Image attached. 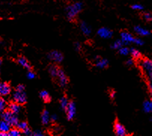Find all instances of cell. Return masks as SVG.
<instances>
[{"label": "cell", "instance_id": "1", "mask_svg": "<svg viewBox=\"0 0 152 136\" xmlns=\"http://www.w3.org/2000/svg\"><path fill=\"white\" fill-rule=\"evenodd\" d=\"M140 66L143 74L147 79L148 84L152 83V61L148 58H142L140 62Z\"/></svg>", "mask_w": 152, "mask_h": 136}, {"label": "cell", "instance_id": "2", "mask_svg": "<svg viewBox=\"0 0 152 136\" xmlns=\"http://www.w3.org/2000/svg\"><path fill=\"white\" fill-rule=\"evenodd\" d=\"M83 9V4L81 2H75L69 6H67L66 8V14H67V19L69 20H73L76 18L79 13Z\"/></svg>", "mask_w": 152, "mask_h": 136}, {"label": "cell", "instance_id": "3", "mask_svg": "<svg viewBox=\"0 0 152 136\" xmlns=\"http://www.w3.org/2000/svg\"><path fill=\"white\" fill-rule=\"evenodd\" d=\"M1 116H2V118L3 119L4 121L8 122L11 127H17L18 123H19L17 114L11 112L9 110H8V111H4L2 113V115Z\"/></svg>", "mask_w": 152, "mask_h": 136}, {"label": "cell", "instance_id": "4", "mask_svg": "<svg viewBox=\"0 0 152 136\" xmlns=\"http://www.w3.org/2000/svg\"><path fill=\"white\" fill-rule=\"evenodd\" d=\"M12 100L14 102L20 104V105L26 103L27 101V97L25 91H15V92L14 93L12 96Z\"/></svg>", "mask_w": 152, "mask_h": 136}, {"label": "cell", "instance_id": "5", "mask_svg": "<svg viewBox=\"0 0 152 136\" xmlns=\"http://www.w3.org/2000/svg\"><path fill=\"white\" fill-rule=\"evenodd\" d=\"M66 114H67V120L71 121L74 118L76 115V111H77V108H76V105L74 102H70L68 104V106L66 108Z\"/></svg>", "mask_w": 152, "mask_h": 136}, {"label": "cell", "instance_id": "6", "mask_svg": "<svg viewBox=\"0 0 152 136\" xmlns=\"http://www.w3.org/2000/svg\"><path fill=\"white\" fill-rule=\"evenodd\" d=\"M48 58L51 61H54V62L60 63L62 61L63 55L60 52L54 50V51H52L48 54Z\"/></svg>", "mask_w": 152, "mask_h": 136}, {"label": "cell", "instance_id": "7", "mask_svg": "<svg viewBox=\"0 0 152 136\" xmlns=\"http://www.w3.org/2000/svg\"><path fill=\"white\" fill-rule=\"evenodd\" d=\"M11 87L8 82H1L0 84V97H5L11 94Z\"/></svg>", "mask_w": 152, "mask_h": 136}, {"label": "cell", "instance_id": "8", "mask_svg": "<svg viewBox=\"0 0 152 136\" xmlns=\"http://www.w3.org/2000/svg\"><path fill=\"white\" fill-rule=\"evenodd\" d=\"M97 35L99 37L104 39H109V38H112L113 36V31L110 29L107 28H100V29L97 31Z\"/></svg>", "mask_w": 152, "mask_h": 136}, {"label": "cell", "instance_id": "9", "mask_svg": "<svg viewBox=\"0 0 152 136\" xmlns=\"http://www.w3.org/2000/svg\"><path fill=\"white\" fill-rule=\"evenodd\" d=\"M114 130H115V133L117 135L124 136L127 134V130H126V129L124 128V126L118 122H116L115 124Z\"/></svg>", "mask_w": 152, "mask_h": 136}, {"label": "cell", "instance_id": "10", "mask_svg": "<svg viewBox=\"0 0 152 136\" xmlns=\"http://www.w3.org/2000/svg\"><path fill=\"white\" fill-rule=\"evenodd\" d=\"M57 79H58V83L61 87H65L68 83V79H67V76L64 73V71L61 69H60L58 76H57Z\"/></svg>", "mask_w": 152, "mask_h": 136}, {"label": "cell", "instance_id": "11", "mask_svg": "<svg viewBox=\"0 0 152 136\" xmlns=\"http://www.w3.org/2000/svg\"><path fill=\"white\" fill-rule=\"evenodd\" d=\"M134 38L133 35L130 33L127 32V31H122L121 33V40L124 44H128L130 43H133Z\"/></svg>", "mask_w": 152, "mask_h": 136}, {"label": "cell", "instance_id": "12", "mask_svg": "<svg viewBox=\"0 0 152 136\" xmlns=\"http://www.w3.org/2000/svg\"><path fill=\"white\" fill-rule=\"evenodd\" d=\"M8 110L11 111V112L14 113L16 114H18L21 111L20 104L17 103L15 102H13L8 105Z\"/></svg>", "mask_w": 152, "mask_h": 136}, {"label": "cell", "instance_id": "13", "mask_svg": "<svg viewBox=\"0 0 152 136\" xmlns=\"http://www.w3.org/2000/svg\"><path fill=\"white\" fill-rule=\"evenodd\" d=\"M95 64L98 68L100 69H104L106 67H107L109 64L108 60L106 59V58H95Z\"/></svg>", "mask_w": 152, "mask_h": 136}, {"label": "cell", "instance_id": "14", "mask_svg": "<svg viewBox=\"0 0 152 136\" xmlns=\"http://www.w3.org/2000/svg\"><path fill=\"white\" fill-rule=\"evenodd\" d=\"M80 29L82 32L86 35V36H89L91 33V27L88 25L86 22H82L80 23Z\"/></svg>", "mask_w": 152, "mask_h": 136}, {"label": "cell", "instance_id": "15", "mask_svg": "<svg viewBox=\"0 0 152 136\" xmlns=\"http://www.w3.org/2000/svg\"><path fill=\"white\" fill-rule=\"evenodd\" d=\"M134 31L137 34L141 35V36H148L151 34L149 30L146 29V28H142V27L141 26H139V25L134 27Z\"/></svg>", "mask_w": 152, "mask_h": 136}, {"label": "cell", "instance_id": "16", "mask_svg": "<svg viewBox=\"0 0 152 136\" xmlns=\"http://www.w3.org/2000/svg\"><path fill=\"white\" fill-rule=\"evenodd\" d=\"M11 126L8 122L4 121L3 119H2V121H0V132H8L10 129H11Z\"/></svg>", "mask_w": 152, "mask_h": 136}, {"label": "cell", "instance_id": "17", "mask_svg": "<svg viewBox=\"0 0 152 136\" xmlns=\"http://www.w3.org/2000/svg\"><path fill=\"white\" fill-rule=\"evenodd\" d=\"M18 64L20 66H22L23 67H24L25 69L26 70H31V65H30L29 62L26 60V58H25L24 57H20L18 60Z\"/></svg>", "mask_w": 152, "mask_h": 136}, {"label": "cell", "instance_id": "18", "mask_svg": "<svg viewBox=\"0 0 152 136\" xmlns=\"http://www.w3.org/2000/svg\"><path fill=\"white\" fill-rule=\"evenodd\" d=\"M50 121V116L47 110H44L41 114V122L44 125H47Z\"/></svg>", "mask_w": 152, "mask_h": 136}, {"label": "cell", "instance_id": "19", "mask_svg": "<svg viewBox=\"0 0 152 136\" xmlns=\"http://www.w3.org/2000/svg\"><path fill=\"white\" fill-rule=\"evenodd\" d=\"M143 110L146 113H151L152 112V101H145L143 103Z\"/></svg>", "mask_w": 152, "mask_h": 136}, {"label": "cell", "instance_id": "20", "mask_svg": "<svg viewBox=\"0 0 152 136\" xmlns=\"http://www.w3.org/2000/svg\"><path fill=\"white\" fill-rule=\"evenodd\" d=\"M59 71V68L56 65H52L50 67V69H49L50 75L52 76L53 77H55V78H57V76H58Z\"/></svg>", "mask_w": 152, "mask_h": 136}, {"label": "cell", "instance_id": "21", "mask_svg": "<svg viewBox=\"0 0 152 136\" xmlns=\"http://www.w3.org/2000/svg\"><path fill=\"white\" fill-rule=\"evenodd\" d=\"M70 102L68 101V99L66 97H62L60 99V106L61 108L63 110H66L67 107L68 106V104H69Z\"/></svg>", "mask_w": 152, "mask_h": 136}, {"label": "cell", "instance_id": "22", "mask_svg": "<svg viewBox=\"0 0 152 136\" xmlns=\"http://www.w3.org/2000/svg\"><path fill=\"white\" fill-rule=\"evenodd\" d=\"M40 97L44 100V102L47 103V102H50L51 100V97H50V94L47 92V91H42L40 92Z\"/></svg>", "mask_w": 152, "mask_h": 136}, {"label": "cell", "instance_id": "23", "mask_svg": "<svg viewBox=\"0 0 152 136\" xmlns=\"http://www.w3.org/2000/svg\"><path fill=\"white\" fill-rule=\"evenodd\" d=\"M8 136H19L22 134V131L20 130L19 129L17 128H13L10 129V131L8 132Z\"/></svg>", "mask_w": 152, "mask_h": 136}, {"label": "cell", "instance_id": "24", "mask_svg": "<svg viewBox=\"0 0 152 136\" xmlns=\"http://www.w3.org/2000/svg\"><path fill=\"white\" fill-rule=\"evenodd\" d=\"M130 53L131 54L132 57L134 58H140L141 57V53H140V51L138 49H137L132 48L130 50Z\"/></svg>", "mask_w": 152, "mask_h": 136}, {"label": "cell", "instance_id": "25", "mask_svg": "<svg viewBox=\"0 0 152 136\" xmlns=\"http://www.w3.org/2000/svg\"><path fill=\"white\" fill-rule=\"evenodd\" d=\"M123 45H124V43L122 42V41L118 40V41H116L113 43V45H112V48L114 49H119L120 48L123 47Z\"/></svg>", "mask_w": 152, "mask_h": 136}, {"label": "cell", "instance_id": "26", "mask_svg": "<svg viewBox=\"0 0 152 136\" xmlns=\"http://www.w3.org/2000/svg\"><path fill=\"white\" fill-rule=\"evenodd\" d=\"M17 127H18L20 130H21V131L23 132L24 131V130L26 129H28V124H27V122H26V121H21V122L18 123Z\"/></svg>", "mask_w": 152, "mask_h": 136}, {"label": "cell", "instance_id": "27", "mask_svg": "<svg viewBox=\"0 0 152 136\" xmlns=\"http://www.w3.org/2000/svg\"><path fill=\"white\" fill-rule=\"evenodd\" d=\"M6 108V102L3 97H0V113H2Z\"/></svg>", "mask_w": 152, "mask_h": 136}, {"label": "cell", "instance_id": "28", "mask_svg": "<svg viewBox=\"0 0 152 136\" xmlns=\"http://www.w3.org/2000/svg\"><path fill=\"white\" fill-rule=\"evenodd\" d=\"M118 50H119V53L122 55H127L129 53H130V49H129L127 47H122Z\"/></svg>", "mask_w": 152, "mask_h": 136}, {"label": "cell", "instance_id": "29", "mask_svg": "<svg viewBox=\"0 0 152 136\" xmlns=\"http://www.w3.org/2000/svg\"><path fill=\"white\" fill-rule=\"evenodd\" d=\"M26 76H27V78L28 79H34L36 77V75H35V73L34 72L29 71L28 73H27Z\"/></svg>", "mask_w": 152, "mask_h": 136}, {"label": "cell", "instance_id": "30", "mask_svg": "<svg viewBox=\"0 0 152 136\" xmlns=\"http://www.w3.org/2000/svg\"><path fill=\"white\" fill-rule=\"evenodd\" d=\"M133 43H134L135 44L138 45V46H142V45H143V44H144V42H143L142 40H141L140 38H134Z\"/></svg>", "mask_w": 152, "mask_h": 136}, {"label": "cell", "instance_id": "31", "mask_svg": "<svg viewBox=\"0 0 152 136\" xmlns=\"http://www.w3.org/2000/svg\"><path fill=\"white\" fill-rule=\"evenodd\" d=\"M31 135L33 136H43L44 135V132L41 130H36L35 132H32Z\"/></svg>", "mask_w": 152, "mask_h": 136}, {"label": "cell", "instance_id": "32", "mask_svg": "<svg viewBox=\"0 0 152 136\" xmlns=\"http://www.w3.org/2000/svg\"><path fill=\"white\" fill-rule=\"evenodd\" d=\"M132 8L136 10V11H140V10L143 9V7L141 5H140V4H135V5L132 6Z\"/></svg>", "mask_w": 152, "mask_h": 136}, {"label": "cell", "instance_id": "33", "mask_svg": "<svg viewBox=\"0 0 152 136\" xmlns=\"http://www.w3.org/2000/svg\"><path fill=\"white\" fill-rule=\"evenodd\" d=\"M144 18L146 20H152V15L149 13H146V14H144Z\"/></svg>", "mask_w": 152, "mask_h": 136}, {"label": "cell", "instance_id": "34", "mask_svg": "<svg viewBox=\"0 0 152 136\" xmlns=\"http://www.w3.org/2000/svg\"><path fill=\"white\" fill-rule=\"evenodd\" d=\"M22 132L25 135H31V134H32V132L31 131V129H29V127H28V129H26V130H24V131H23Z\"/></svg>", "mask_w": 152, "mask_h": 136}, {"label": "cell", "instance_id": "35", "mask_svg": "<svg viewBox=\"0 0 152 136\" xmlns=\"http://www.w3.org/2000/svg\"><path fill=\"white\" fill-rule=\"evenodd\" d=\"M16 91H25V86H24L23 84H19V85L16 88Z\"/></svg>", "mask_w": 152, "mask_h": 136}, {"label": "cell", "instance_id": "36", "mask_svg": "<svg viewBox=\"0 0 152 136\" xmlns=\"http://www.w3.org/2000/svg\"><path fill=\"white\" fill-rule=\"evenodd\" d=\"M74 48H75V49L77 50V51H78L79 52V51L81 50V44L78 42L75 43V44H74Z\"/></svg>", "mask_w": 152, "mask_h": 136}, {"label": "cell", "instance_id": "37", "mask_svg": "<svg viewBox=\"0 0 152 136\" xmlns=\"http://www.w3.org/2000/svg\"><path fill=\"white\" fill-rule=\"evenodd\" d=\"M57 119H58V116L56 114H53L52 116H50V121H56Z\"/></svg>", "mask_w": 152, "mask_h": 136}, {"label": "cell", "instance_id": "38", "mask_svg": "<svg viewBox=\"0 0 152 136\" xmlns=\"http://www.w3.org/2000/svg\"><path fill=\"white\" fill-rule=\"evenodd\" d=\"M133 63H134V62H133V59H128L127 61H126V64H127V65H128V66L133 65Z\"/></svg>", "mask_w": 152, "mask_h": 136}, {"label": "cell", "instance_id": "39", "mask_svg": "<svg viewBox=\"0 0 152 136\" xmlns=\"http://www.w3.org/2000/svg\"><path fill=\"white\" fill-rule=\"evenodd\" d=\"M148 84V88H149V91H150L151 97L152 99V83H151V84Z\"/></svg>", "mask_w": 152, "mask_h": 136}, {"label": "cell", "instance_id": "40", "mask_svg": "<svg viewBox=\"0 0 152 136\" xmlns=\"http://www.w3.org/2000/svg\"><path fill=\"white\" fill-rule=\"evenodd\" d=\"M115 97V91H112V92L110 93V97H111L112 99H114Z\"/></svg>", "mask_w": 152, "mask_h": 136}, {"label": "cell", "instance_id": "41", "mask_svg": "<svg viewBox=\"0 0 152 136\" xmlns=\"http://www.w3.org/2000/svg\"><path fill=\"white\" fill-rule=\"evenodd\" d=\"M8 132H0V136H8Z\"/></svg>", "mask_w": 152, "mask_h": 136}, {"label": "cell", "instance_id": "42", "mask_svg": "<svg viewBox=\"0 0 152 136\" xmlns=\"http://www.w3.org/2000/svg\"><path fill=\"white\" fill-rule=\"evenodd\" d=\"M1 64H2V60L0 59V65H1Z\"/></svg>", "mask_w": 152, "mask_h": 136}, {"label": "cell", "instance_id": "43", "mask_svg": "<svg viewBox=\"0 0 152 136\" xmlns=\"http://www.w3.org/2000/svg\"><path fill=\"white\" fill-rule=\"evenodd\" d=\"M0 84H1V81H0Z\"/></svg>", "mask_w": 152, "mask_h": 136}, {"label": "cell", "instance_id": "44", "mask_svg": "<svg viewBox=\"0 0 152 136\" xmlns=\"http://www.w3.org/2000/svg\"><path fill=\"white\" fill-rule=\"evenodd\" d=\"M151 121H152V117H151Z\"/></svg>", "mask_w": 152, "mask_h": 136}]
</instances>
